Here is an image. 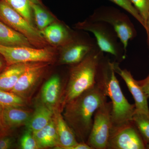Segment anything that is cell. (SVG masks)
Masks as SVG:
<instances>
[{
    "mask_svg": "<svg viewBox=\"0 0 149 149\" xmlns=\"http://www.w3.org/2000/svg\"><path fill=\"white\" fill-rule=\"evenodd\" d=\"M107 101V97L95 85L68 102L62 113L78 142H87L97 110Z\"/></svg>",
    "mask_w": 149,
    "mask_h": 149,
    "instance_id": "cell-1",
    "label": "cell"
},
{
    "mask_svg": "<svg viewBox=\"0 0 149 149\" xmlns=\"http://www.w3.org/2000/svg\"><path fill=\"white\" fill-rule=\"evenodd\" d=\"M96 84L112 103V128L132 121L135 104L128 102L123 93L119 81L116 76L112 62L103 56L99 63L96 76Z\"/></svg>",
    "mask_w": 149,
    "mask_h": 149,
    "instance_id": "cell-2",
    "label": "cell"
},
{
    "mask_svg": "<svg viewBox=\"0 0 149 149\" xmlns=\"http://www.w3.org/2000/svg\"><path fill=\"white\" fill-rule=\"evenodd\" d=\"M103 53L97 46L80 62L70 65L62 98V112L68 102L95 85L97 69Z\"/></svg>",
    "mask_w": 149,
    "mask_h": 149,
    "instance_id": "cell-3",
    "label": "cell"
},
{
    "mask_svg": "<svg viewBox=\"0 0 149 149\" xmlns=\"http://www.w3.org/2000/svg\"><path fill=\"white\" fill-rule=\"evenodd\" d=\"M76 28L88 31L95 36L99 49L103 52L110 54L119 63L126 58V53L118 37L111 25L103 22L87 20L76 24Z\"/></svg>",
    "mask_w": 149,
    "mask_h": 149,
    "instance_id": "cell-4",
    "label": "cell"
},
{
    "mask_svg": "<svg viewBox=\"0 0 149 149\" xmlns=\"http://www.w3.org/2000/svg\"><path fill=\"white\" fill-rule=\"evenodd\" d=\"M88 19L93 21L103 22L111 25L127 52L129 41L136 35L134 25L127 15L114 8L103 7L94 11Z\"/></svg>",
    "mask_w": 149,
    "mask_h": 149,
    "instance_id": "cell-5",
    "label": "cell"
},
{
    "mask_svg": "<svg viewBox=\"0 0 149 149\" xmlns=\"http://www.w3.org/2000/svg\"><path fill=\"white\" fill-rule=\"evenodd\" d=\"M0 21L21 33L37 48L45 47L47 41L37 29L13 8L5 0H0Z\"/></svg>",
    "mask_w": 149,
    "mask_h": 149,
    "instance_id": "cell-6",
    "label": "cell"
},
{
    "mask_svg": "<svg viewBox=\"0 0 149 149\" xmlns=\"http://www.w3.org/2000/svg\"><path fill=\"white\" fill-rule=\"evenodd\" d=\"M0 54L8 65L19 63L52 62L54 53L49 48H33L18 46L8 47L0 45Z\"/></svg>",
    "mask_w": 149,
    "mask_h": 149,
    "instance_id": "cell-7",
    "label": "cell"
},
{
    "mask_svg": "<svg viewBox=\"0 0 149 149\" xmlns=\"http://www.w3.org/2000/svg\"><path fill=\"white\" fill-rule=\"evenodd\" d=\"M112 103L107 101L97 110L86 143L93 149H107L112 127Z\"/></svg>",
    "mask_w": 149,
    "mask_h": 149,
    "instance_id": "cell-8",
    "label": "cell"
},
{
    "mask_svg": "<svg viewBox=\"0 0 149 149\" xmlns=\"http://www.w3.org/2000/svg\"><path fill=\"white\" fill-rule=\"evenodd\" d=\"M146 146L132 121L111 129L107 149H146Z\"/></svg>",
    "mask_w": 149,
    "mask_h": 149,
    "instance_id": "cell-9",
    "label": "cell"
},
{
    "mask_svg": "<svg viewBox=\"0 0 149 149\" xmlns=\"http://www.w3.org/2000/svg\"><path fill=\"white\" fill-rule=\"evenodd\" d=\"M49 63L44 62L28 63L25 71L10 92L28 101L39 85Z\"/></svg>",
    "mask_w": 149,
    "mask_h": 149,
    "instance_id": "cell-10",
    "label": "cell"
},
{
    "mask_svg": "<svg viewBox=\"0 0 149 149\" xmlns=\"http://www.w3.org/2000/svg\"><path fill=\"white\" fill-rule=\"evenodd\" d=\"M63 46L60 63L72 65L81 61L97 45L95 39L89 35L86 40L82 41H76L73 38L72 41Z\"/></svg>",
    "mask_w": 149,
    "mask_h": 149,
    "instance_id": "cell-11",
    "label": "cell"
},
{
    "mask_svg": "<svg viewBox=\"0 0 149 149\" xmlns=\"http://www.w3.org/2000/svg\"><path fill=\"white\" fill-rule=\"evenodd\" d=\"M113 68L116 73L120 75L124 80L135 101V111L145 113L149 116V108L148 98L138 80L134 79L131 72L126 69H122L119 66V63L112 62Z\"/></svg>",
    "mask_w": 149,
    "mask_h": 149,
    "instance_id": "cell-12",
    "label": "cell"
},
{
    "mask_svg": "<svg viewBox=\"0 0 149 149\" xmlns=\"http://www.w3.org/2000/svg\"><path fill=\"white\" fill-rule=\"evenodd\" d=\"M64 91L60 77L58 75H54L43 85L41 91V102L52 109L58 108L61 109Z\"/></svg>",
    "mask_w": 149,
    "mask_h": 149,
    "instance_id": "cell-13",
    "label": "cell"
},
{
    "mask_svg": "<svg viewBox=\"0 0 149 149\" xmlns=\"http://www.w3.org/2000/svg\"><path fill=\"white\" fill-rule=\"evenodd\" d=\"M53 119L58 138V146L55 149H68L78 143L71 128L63 117L60 108L54 109Z\"/></svg>",
    "mask_w": 149,
    "mask_h": 149,
    "instance_id": "cell-14",
    "label": "cell"
},
{
    "mask_svg": "<svg viewBox=\"0 0 149 149\" xmlns=\"http://www.w3.org/2000/svg\"><path fill=\"white\" fill-rule=\"evenodd\" d=\"M23 107H3L2 116L4 125L7 130L26 125L32 115V112Z\"/></svg>",
    "mask_w": 149,
    "mask_h": 149,
    "instance_id": "cell-15",
    "label": "cell"
},
{
    "mask_svg": "<svg viewBox=\"0 0 149 149\" xmlns=\"http://www.w3.org/2000/svg\"><path fill=\"white\" fill-rule=\"evenodd\" d=\"M41 32L47 41L56 45L64 46L74 38L67 27L59 23H52Z\"/></svg>",
    "mask_w": 149,
    "mask_h": 149,
    "instance_id": "cell-16",
    "label": "cell"
},
{
    "mask_svg": "<svg viewBox=\"0 0 149 149\" xmlns=\"http://www.w3.org/2000/svg\"><path fill=\"white\" fill-rule=\"evenodd\" d=\"M54 110L41 102L35 108L26 125L32 132L42 129L53 118Z\"/></svg>",
    "mask_w": 149,
    "mask_h": 149,
    "instance_id": "cell-17",
    "label": "cell"
},
{
    "mask_svg": "<svg viewBox=\"0 0 149 149\" xmlns=\"http://www.w3.org/2000/svg\"><path fill=\"white\" fill-rule=\"evenodd\" d=\"M28 63H16L8 65L0 73V90L10 92L19 78L25 71Z\"/></svg>",
    "mask_w": 149,
    "mask_h": 149,
    "instance_id": "cell-18",
    "label": "cell"
},
{
    "mask_svg": "<svg viewBox=\"0 0 149 149\" xmlns=\"http://www.w3.org/2000/svg\"><path fill=\"white\" fill-rule=\"evenodd\" d=\"M0 45L8 47H32L25 36L0 21Z\"/></svg>",
    "mask_w": 149,
    "mask_h": 149,
    "instance_id": "cell-19",
    "label": "cell"
},
{
    "mask_svg": "<svg viewBox=\"0 0 149 149\" xmlns=\"http://www.w3.org/2000/svg\"><path fill=\"white\" fill-rule=\"evenodd\" d=\"M32 133L40 149L57 146V136L53 118L45 127Z\"/></svg>",
    "mask_w": 149,
    "mask_h": 149,
    "instance_id": "cell-20",
    "label": "cell"
},
{
    "mask_svg": "<svg viewBox=\"0 0 149 149\" xmlns=\"http://www.w3.org/2000/svg\"><path fill=\"white\" fill-rule=\"evenodd\" d=\"M132 121L146 145L149 144V116L135 111Z\"/></svg>",
    "mask_w": 149,
    "mask_h": 149,
    "instance_id": "cell-21",
    "label": "cell"
},
{
    "mask_svg": "<svg viewBox=\"0 0 149 149\" xmlns=\"http://www.w3.org/2000/svg\"><path fill=\"white\" fill-rule=\"evenodd\" d=\"M30 5L34 13L37 27L40 30H43L53 22L54 20V17L45 10L41 5L30 2Z\"/></svg>",
    "mask_w": 149,
    "mask_h": 149,
    "instance_id": "cell-22",
    "label": "cell"
},
{
    "mask_svg": "<svg viewBox=\"0 0 149 149\" xmlns=\"http://www.w3.org/2000/svg\"><path fill=\"white\" fill-rule=\"evenodd\" d=\"M28 101L9 91L0 90V105L3 107L26 106Z\"/></svg>",
    "mask_w": 149,
    "mask_h": 149,
    "instance_id": "cell-23",
    "label": "cell"
},
{
    "mask_svg": "<svg viewBox=\"0 0 149 149\" xmlns=\"http://www.w3.org/2000/svg\"><path fill=\"white\" fill-rule=\"evenodd\" d=\"M30 24H32V11L29 0H5Z\"/></svg>",
    "mask_w": 149,
    "mask_h": 149,
    "instance_id": "cell-24",
    "label": "cell"
},
{
    "mask_svg": "<svg viewBox=\"0 0 149 149\" xmlns=\"http://www.w3.org/2000/svg\"><path fill=\"white\" fill-rule=\"evenodd\" d=\"M123 9L133 16L142 25L144 29L146 24L139 12L135 8L130 0H109Z\"/></svg>",
    "mask_w": 149,
    "mask_h": 149,
    "instance_id": "cell-25",
    "label": "cell"
},
{
    "mask_svg": "<svg viewBox=\"0 0 149 149\" xmlns=\"http://www.w3.org/2000/svg\"><path fill=\"white\" fill-rule=\"evenodd\" d=\"M20 147L23 149H40L32 131L27 128L20 139Z\"/></svg>",
    "mask_w": 149,
    "mask_h": 149,
    "instance_id": "cell-26",
    "label": "cell"
},
{
    "mask_svg": "<svg viewBox=\"0 0 149 149\" xmlns=\"http://www.w3.org/2000/svg\"><path fill=\"white\" fill-rule=\"evenodd\" d=\"M130 1L139 12L146 24L149 14V0Z\"/></svg>",
    "mask_w": 149,
    "mask_h": 149,
    "instance_id": "cell-27",
    "label": "cell"
},
{
    "mask_svg": "<svg viewBox=\"0 0 149 149\" xmlns=\"http://www.w3.org/2000/svg\"><path fill=\"white\" fill-rule=\"evenodd\" d=\"M10 131L0 134V149H8L13 147L15 139L10 135Z\"/></svg>",
    "mask_w": 149,
    "mask_h": 149,
    "instance_id": "cell-28",
    "label": "cell"
},
{
    "mask_svg": "<svg viewBox=\"0 0 149 149\" xmlns=\"http://www.w3.org/2000/svg\"><path fill=\"white\" fill-rule=\"evenodd\" d=\"M139 85L141 86L148 98H149V74L145 79L138 80Z\"/></svg>",
    "mask_w": 149,
    "mask_h": 149,
    "instance_id": "cell-29",
    "label": "cell"
},
{
    "mask_svg": "<svg viewBox=\"0 0 149 149\" xmlns=\"http://www.w3.org/2000/svg\"><path fill=\"white\" fill-rule=\"evenodd\" d=\"M2 110L3 107L0 105V134L7 132V131H10L6 129L4 125L3 119Z\"/></svg>",
    "mask_w": 149,
    "mask_h": 149,
    "instance_id": "cell-30",
    "label": "cell"
},
{
    "mask_svg": "<svg viewBox=\"0 0 149 149\" xmlns=\"http://www.w3.org/2000/svg\"><path fill=\"white\" fill-rule=\"evenodd\" d=\"M145 30L146 32L147 35V45H148V48L149 50V14L147 21L146 22V27H145Z\"/></svg>",
    "mask_w": 149,
    "mask_h": 149,
    "instance_id": "cell-31",
    "label": "cell"
},
{
    "mask_svg": "<svg viewBox=\"0 0 149 149\" xmlns=\"http://www.w3.org/2000/svg\"><path fill=\"white\" fill-rule=\"evenodd\" d=\"M31 2L33 3L36 4H41V2L40 0H29Z\"/></svg>",
    "mask_w": 149,
    "mask_h": 149,
    "instance_id": "cell-32",
    "label": "cell"
},
{
    "mask_svg": "<svg viewBox=\"0 0 149 149\" xmlns=\"http://www.w3.org/2000/svg\"><path fill=\"white\" fill-rule=\"evenodd\" d=\"M3 68V62L0 59V72L2 70Z\"/></svg>",
    "mask_w": 149,
    "mask_h": 149,
    "instance_id": "cell-33",
    "label": "cell"
},
{
    "mask_svg": "<svg viewBox=\"0 0 149 149\" xmlns=\"http://www.w3.org/2000/svg\"><path fill=\"white\" fill-rule=\"evenodd\" d=\"M146 149H149V144L146 146Z\"/></svg>",
    "mask_w": 149,
    "mask_h": 149,
    "instance_id": "cell-34",
    "label": "cell"
}]
</instances>
